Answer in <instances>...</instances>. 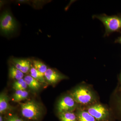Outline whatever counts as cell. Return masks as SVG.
Masks as SVG:
<instances>
[{"instance_id": "4", "label": "cell", "mask_w": 121, "mask_h": 121, "mask_svg": "<svg viewBox=\"0 0 121 121\" xmlns=\"http://www.w3.org/2000/svg\"><path fill=\"white\" fill-rule=\"evenodd\" d=\"M71 96L76 102L83 105L89 104L94 99V95L91 91L83 86L76 89L72 93Z\"/></svg>"}, {"instance_id": "13", "label": "cell", "mask_w": 121, "mask_h": 121, "mask_svg": "<svg viewBox=\"0 0 121 121\" xmlns=\"http://www.w3.org/2000/svg\"><path fill=\"white\" fill-rule=\"evenodd\" d=\"M28 93L26 90L16 91L13 96V101L19 102L26 99L28 96Z\"/></svg>"}, {"instance_id": "18", "label": "cell", "mask_w": 121, "mask_h": 121, "mask_svg": "<svg viewBox=\"0 0 121 121\" xmlns=\"http://www.w3.org/2000/svg\"><path fill=\"white\" fill-rule=\"evenodd\" d=\"M116 106L117 111L121 116V90L120 91L118 94L117 95Z\"/></svg>"}, {"instance_id": "1", "label": "cell", "mask_w": 121, "mask_h": 121, "mask_svg": "<svg viewBox=\"0 0 121 121\" xmlns=\"http://www.w3.org/2000/svg\"><path fill=\"white\" fill-rule=\"evenodd\" d=\"M93 17L99 20L104 25L105 29L104 36L113 32H121V15L108 16L103 13L93 15Z\"/></svg>"}, {"instance_id": "5", "label": "cell", "mask_w": 121, "mask_h": 121, "mask_svg": "<svg viewBox=\"0 0 121 121\" xmlns=\"http://www.w3.org/2000/svg\"><path fill=\"white\" fill-rule=\"evenodd\" d=\"M76 104L72 96H66L61 99L57 105V110L60 113L72 112L75 109Z\"/></svg>"}, {"instance_id": "20", "label": "cell", "mask_w": 121, "mask_h": 121, "mask_svg": "<svg viewBox=\"0 0 121 121\" xmlns=\"http://www.w3.org/2000/svg\"><path fill=\"white\" fill-rule=\"evenodd\" d=\"M5 121H23L22 119L15 115L9 116Z\"/></svg>"}, {"instance_id": "7", "label": "cell", "mask_w": 121, "mask_h": 121, "mask_svg": "<svg viewBox=\"0 0 121 121\" xmlns=\"http://www.w3.org/2000/svg\"><path fill=\"white\" fill-rule=\"evenodd\" d=\"M45 79L50 84H55L64 78L58 72L51 68H48L44 74Z\"/></svg>"}, {"instance_id": "6", "label": "cell", "mask_w": 121, "mask_h": 121, "mask_svg": "<svg viewBox=\"0 0 121 121\" xmlns=\"http://www.w3.org/2000/svg\"><path fill=\"white\" fill-rule=\"evenodd\" d=\"M87 112L93 116L97 121L105 120L108 117V110L103 105L100 104H96L89 107Z\"/></svg>"}, {"instance_id": "22", "label": "cell", "mask_w": 121, "mask_h": 121, "mask_svg": "<svg viewBox=\"0 0 121 121\" xmlns=\"http://www.w3.org/2000/svg\"><path fill=\"white\" fill-rule=\"evenodd\" d=\"M0 121H3V118H2V117L1 115L0 116Z\"/></svg>"}, {"instance_id": "2", "label": "cell", "mask_w": 121, "mask_h": 121, "mask_svg": "<svg viewBox=\"0 0 121 121\" xmlns=\"http://www.w3.org/2000/svg\"><path fill=\"white\" fill-rule=\"evenodd\" d=\"M22 115L27 119L37 120L41 116V106L33 101H28L21 104Z\"/></svg>"}, {"instance_id": "19", "label": "cell", "mask_w": 121, "mask_h": 121, "mask_svg": "<svg viewBox=\"0 0 121 121\" xmlns=\"http://www.w3.org/2000/svg\"><path fill=\"white\" fill-rule=\"evenodd\" d=\"M31 69V65L30 61L28 60H26V62L24 64V66L21 69L20 71L24 73H26L28 72Z\"/></svg>"}, {"instance_id": "12", "label": "cell", "mask_w": 121, "mask_h": 121, "mask_svg": "<svg viewBox=\"0 0 121 121\" xmlns=\"http://www.w3.org/2000/svg\"><path fill=\"white\" fill-rule=\"evenodd\" d=\"M30 75L33 78L39 81L40 83H45V78L44 74L37 70L34 67H32L30 69Z\"/></svg>"}, {"instance_id": "9", "label": "cell", "mask_w": 121, "mask_h": 121, "mask_svg": "<svg viewBox=\"0 0 121 121\" xmlns=\"http://www.w3.org/2000/svg\"><path fill=\"white\" fill-rule=\"evenodd\" d=\"M24 79L28 86L32 90H37L41 87V83L31 75L26 76Z\"/></svg>"}, {"instance_id": "8", "label": "cell", "mask_w": 121, "mask_h": 121, "mask_svg": "<svg viewBox=\"0 0 121 121\" xmlns=\"http://www.w3.org/2000/svg\"><path fill=\"white\" fill-rule=\"evenodd\" d=\"M9 103V98L8 95L4 93L0 95V113H4L11 109Z\"/></svg>"}, {"instance_id": "15", "label": "cell", "mask_w": 121, "mask_h": 121, "mask_svg": "<svg viewBox=\"0 0 121 121\" xmlns=\"http://www.w3.org/2000/svg\"><path fill=\"white\" fill-rule=\"evenodd\" d=\"M33 67L37 70L44 74L48 69L47 67L43 62L40 60H33Z\"/></svg>"}, {"instance_id": "23", "label": "cell", "mask_w": 121, "mask_h": 121, "mask_svg": "<svg viewBox=\"0 0 121 121\" xmlns=\"http://www.w3.org/2000/svg\"><path fill=\"white\" fill-rule=\"evenodd\" d=\"M119 78H120V82H121V74H120V76H119Z\"/></svg>"}, {"instance_id": "14", "label": "cell", "mask_w": 121, "mask_h": 121, "mask_svg": "<svg viewBox=\"0 0 121 121\" xmlns=\"http://www.w3.org/2000/svg\"><path fill=\"white\" fill-rule=\"evenodd\" d=\"M60 121H77V117L72 112H65L59 114Z\"/></svg>"}, {"instance_id": "16", "label": "cell", "mask_w": 121, "mask_h": 121, "mask_svg": "<svg viewBox=\"0 0 121 121\" xmlns=\"http://www.w3.org/2000/svg\"><path fill=\"white\" fill-rule=\"evenodd\" d=\"M28 86L23 78L15 81L13 85V88L16 91L25 90Z\"/></svg>"}, {"instance_id": "3", "label": "cell", "mask_w": 121, "mask_h": 121, "mask_svg": "<svg viewBox=\"0 0 121 121\" xmlns=\"http://www.w3.org/2000/svg\"><path fill=\"white\" fill-rule=\"evenodd\" d=\"M17 23L9 12H4L0 17V28L1 33L4 35H10L17 28Z\"/></svg>"}, {"instance_id": "17", "label": "cell", "mask_w": 121, "mask_h": 121, "mask_svg": "<svg viewBox=\"0 0 121 121\" xmlns=\"http://www.w3.org/2000/svg\"><path fill=\"white\" fill-rule=\"evenodd\" d=\"M26 60L27 59H25L13 58L12 60V61L13 66L20 70L26 62Z\"/></svg>"}, {"instance_id": "10", "label": "cell", "mask_w": 121, "mask_h": 121, "mask_svg": "<svg viewBox=\"0 0 121 121\" xmlns=\"http://www.w3.org/2000/svg\"><path fill=\"white\" fill-rule=\"evenodd\" d=\"M24 73L20 70L17 69L14 66H12L9 68V74L11 78L19 80L23 78L24 76Z\"/></svg>"}, {"instance_id": "21", "label": "cell", "mask_w": 121, "mask_h": 121, "mask_svg": "<svg viewBox=\"0 0 121 121\" xmlns=\"http://www.w3.org/2000/svg\"><path fill=\"white\" fill-rule=\"evenodd\" d=\"M115 43H120L121 44V36L115 40Z\"/></svg>"}, {"instance_id": "11", "label": "cell", "mask_w": 121, "mask_h": 121, "mask_svg": "<svg viewBox=\"0 0 121 121\" xmlns=\"http://www.w3.org/2000/svg\"><path fill=\"white\" fill-rule=\"evenodd\" d=\"M78 121H97V120L87 111L84 110L79 111L77 115Z\"/></svg>"}]
</instances>
